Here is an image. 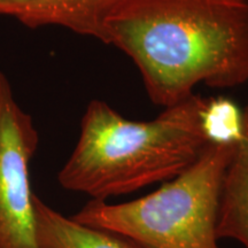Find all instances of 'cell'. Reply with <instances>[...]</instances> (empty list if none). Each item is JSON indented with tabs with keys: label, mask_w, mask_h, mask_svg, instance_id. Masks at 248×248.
Masks as SVG:
<instances>
[{
	"label": "cell",
	"mask_w": 248,
	"mask_h": 248,
	"mask_svg": "<svg viewBox=\"0 0 248 248\" xmlns=\"http://www.w3.org/2000/svg\"><path fill=\"white\" fill-rule=\"evenodd\" d=\"M99 40L132 59L151 101L163 108L199 84L248 82V0H117Z\"/></svg>",
	"instance_id": "cell-1"
},
{
	"label": "cell",
	"mask_w": 248,
	"mask_h": 248,
	"mask_svg": "<svg viewBox=\"0 0 248 248\" xmlns=\"http://www.w3.org/2000/svg\"><path fill=\"white\" fill-rule=\"evenodd\" d=\"M207 101L194 93L163 108L154 120L136 122L105 101L92 100L59 183L91 200L107 201L171 181L193 166L209 145L202 122Z\"/></svg>",
	"instance_id": "cell-2"
},
{
	"label": "cell",
	"mask_w": 248,
	"mask_h": 248,
	"mask_svg": "<svg viewBox=\"0 0 248 248\" xmlns=\"http://www.w3.org/2000/svg\"><path fill=\"white\" fill-rule=\"evenodd\" d=\"M36 237L39 248H133L113 232L92 228L52 209L35 194Z\"/></svg>",
	"instance_id": "cell-7"
},
{
	"label": "cell",
	"mask_w": 248,
	"mask_h": 248,
	"mask_svg": "<svg viewBox=\"0 0 248 248\" xmlns=\"http://www.w3.org/2000/svg\"><path fill=\"white\" fill-rule=\"evenodd\" d=\"M117 0H0V15L26 27L58 26L99 40L102 21Z\"/></svg>",
	"instance_id": "cell-5"
},
{
	"label": "cell",
	"mask_w": 248,
	"mask_h": 248,
	"mask_svg": "<svg viewBox=\"0 0 248 248\" xmlns=\"http://www.w3.org/2000/svg\"><path fill=\"white\" fill-rule=\"evenodd\" d=\"M243 119V136L235 142L222 182L217 235L248 248V102Z\"/></svg>",
	"instance_id": "cell-6"
},
{
	"label": "cell",
	"mask_w": 248,
	"mask_h": 248,
	"mask_svg": "<svg viewBox=\"0 0 248 248\" xmlns=\"http://www.w3.org/2000/svg\"><path fill=\"white\" fill-rule=\"evenodd\" d=\"M202 122L210 142L234 144L243 136V109L229 99H208Z\"/></svg>",
	"instance_id": "cell-8"
},
{
	"label": "cell",
	"mask_w": 248,
	"mask_h": 248,
	"mask_svg": "<svg viewBox=\"0 0 248 248\" xmlns=\"http://www.w3.org/2000/svg\"><path fill=\"white\" fill-rule=\"evenodd\" d=\"M234 145L209 142L193 166L156 191L122 203L90 200L71 217L133 248H219V198Z\"/></svg>",
	"instance_id": "cell-3"
},
{
	"label": "cell",
	"mask_w": 248,
	"mask_h": 248,
	"mask_svg": "<svg viewBox=\"0 0 248 248\" xmlns=\"http://www.w3.org/2000/svg\"><path fill=\"white\" fill-rule=\"evenodd\" d=\"M38 141L32 119L0 73V248H39L29 169Z\"/></svg>",
	"instance_id": "cell-4"
}]
</instances>
